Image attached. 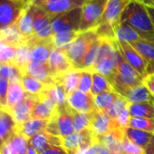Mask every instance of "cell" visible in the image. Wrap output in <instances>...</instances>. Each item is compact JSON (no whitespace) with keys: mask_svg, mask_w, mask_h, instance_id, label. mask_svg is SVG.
Wrapping results in <instances>:
<instances>
[{"mask_svg":"<svg viewBox=\"0 0 154 154\" xmlns=\"http://www.w3.org/2000/svg\"><path fill=\"white\" fill-rule=\"evenodd\" d=\"M27 44L31 47L30 52V63H45L48 62L52 51L54 46L51 40H42L35 35L28 39Z\"/></svg>","mask_w":154,"mask_h":154,"instance_id":"obj_14","label":"cell"},{"mask_svg":"<svg viewBox=\"0 0 154 154\" xmlns=\"http://www.w3.org/2000/svg\"><path fill=\"white\" fill-rule=\"evenodd\" d=\"M17 131V123L11 114L0 106V150Z\"/></svg>","mask_w":154,"mask_h":154,"instance_id":"obj_22","label":"cell"},{"mask_svg":"<svg viewBox=\"0 0 154 154\" xmlns=\"http://www.w3.org/2000/svg\"><path fill=\"white\" fill-rule=\"evenodd\" d=\"M48 122L49 120L32 118L21 125H17V131L30 140L34 135L39 133L40 131H45Z\"/></svg>","mask_w":154,"mask_h":154,"instance_id":"obj_27","label":"cell"},{"mask_svg":"<svg viewBox=\"0 0 154 154\" xmlns=\"http://www.w3.org/2000/svg\"><path fill=\"white\" fill-rule=\"evenodd\" d=\"M44 93L51 97L58 106H63L67 103V94L63 86L59 83H54V85H47Z\"/></svg>","mask_w":154,"mask_h":154,"instance_id":"obj_36","label":"cell"},{"mask_svg":"<svg viewBox=\"0 0 154 154\" xmlns=\"http://www.w3.org/2000/svg\"><path fill=\"white\" fill-rule=\"evenodd\" d=\"M47 63L54 80L58 76L74 69L64 51L59 48H54Z\"/></svg>","mask_w":154,"mask_h":154,"instance_id":"obj_16","label":"cell"},{"mask_svg":"<svg viewBox=\"0 0 154 154\" xmlns=\"http://www.w3.org/2000/svg\"><path fill=\"white\" fill-rule=\"evenodd\" d=\"M92 154H112V152L103 144L100 142H95L92 147H91Z\"/></svg>","mask_w":154,"mask_h":154,"instance_id":"obj_48","label":"cell"},{"mask_svg":"<svg viewBox=\"0 0 154 154\" xmlns=\"http://www.w3.org/2000/svg\"><path fill=\"white\" fill-rule=\"evenodd\" d=\"M140 39L141 38L137 32L124 23H120L115 29V40L132 44Z\"/></svg>","mask_w":154,"mask_h":154,"instance_id":"obj_33","label":"cell"},{"mask_svg":"<svg viewBox=\"0 0 154 154\" xmlns=\"http://www.w3.org/2000/svg\"><path fill=\"white\" fill-rule=\"evenodd\" d=\"M2 44H3V42L0 41V48H1V46H2Z\"/></svg>","mask_w":154,"mask_h":154,"instance_id":"obj_57","label":"cell"},{"mask_svg":"<svg viewBox=\"0 0 154 154\" xmlns=\"http://www.w3.org/2000/svg\"><path fill=\"white\" fill-rule=\"evenodd\" d=\"M101 45H102V39H100L98 37L94 42V44L90 46V48L88 49L86 54H85L78 70H93V68L98 59Z\"/></svg>","mask_w":154,"mask_h":154,"instance_id":"obj_29","label":"cell"},{"mask_svg":"<svg viewBox=\"0 0 154 154\" xmlns=\"http://www.w3.org/2000/svg\"><path fill=\"white\" fill-rule=\"evenodd\" d=\"M131 1V0H108L102 21L98 26H104L115 31L121 23L123 11Z\"/></svg>","mask_w":154,"mask_h":154,"instance_id":"obj_8","label":"cell"},{"mask_svg":"<svg viewBox=\"0 0 154 154\" xmlns=\"http://www.w3.org/2000/svg\"><path fill=\"white\" fill-rule=\"evenodd\" d=\"M40 154H69L63 147L60 146H54L51 148L46 149Z\"/></svg>","mask_w":154,"mask_h":154,"instance_id":"obj_49","label":"cell"},{"mask_svg":"<svg viewBox=\"0 0 154 154\" xmlns=\"http://www.w3.org/2000/svg\"><path fill=\"white\" fill-rule=\"evenodd\" d=\"M130 119H131V116H130L129 109L126 108L125 110H123V111L117 116V118H116L114 121H115V123H116L117 127L120 128L121 130H122L123 131H125L126 129L129 127Z\"/></svg>","mask_w":154,"mask_h":154,"instance_id":"obj_45","label":"cell"},{"mask_svg":"<svg viewBox=\"0 0 154 154\" xmlns=\"http://www.w3.org/2000/svg\"><path fill=\"white\" fill-rule=\"evenodd\" d=\"M108 0H85L82 6L80 32L95 30L100 25Z\"/></svg>","mask_w":154,"mask_h":154,"instance_id":"obj_4","label":"cell"},{"mask_svg":"<svg viewBox=\"0 0 154 154\" xmlns=\"http://www.w3.org/2000/svg\"><path fill=\"white\" fill-rule=\"evenodd\" d=\"M30 9L34 20L35 35L42 40H51L53 36L52 17L35 4L30 5Z\"/></svg>","mask_w":154,"mask_h":154,"instance_id":"obj_10","label":"cell"},{"mask_svg":"<svg viewBox=\"0 0 154 154\" xmlns=\"http://www.w3.org/2000/svg\"><path fill=\"white\" fill-rule=\"evenodd\" d=\"M123 154H145L144 149L131 142L126 137H124L122 141Z\"/></svg>","mask_w":154,"mask_h":154,"instance_id":"obj_44","label":"cell"},{"mask_svg":"<svg viewBox=\"0 0 154 154\" xmlns=\"http://www.w3.org/2000/svg\"><path fill=\"white\" fill-rule=\"evenodd\" d=\"M92 147V146H91ZM91 147L89 148H85V149H81L80 150H78L74 154H92V150H91Z\"/></svg>","mask_w":154,"mask_h":154,"instance_id":"obj_51","label":"cell"},{"mask_svg":"<svg viewBox=\"0 0 154 154\" xmlns=\"http://www.w3.org/2000/svg\"><path fill=\"white\" fill-rule=\"evenodd\" d=\"M28 154H39L30 144H29V149H28Z\"/></svg>","mask_w":154,"mask_h":154,"instance_id":"obj_54","label":"cell"},{"mask_svg":"<svg viewBox=\"0 0 154 154\" xmlns=\"http://www.w3.org/2000/svg\"><path fill=\"white\" fill-rule=\"evenodd\" d=\"M45 131L62 139L75 132L71 107L68 103L58 107L56 113L49 120Z\"/></svg>","mask_w":154,"mask_h":154,"instance_id":"obj_5","label":"cell"},{"mask_svg":"<svg viewBox=\"0 0 154 154\" xmlns=\"http://www.w3.org/2000/svg\"><path fill=\"white\" fill-rule=\"evenodd\" d=\"M143 85L154 96V72L148 73L143 78Z\"/></svg>","mask_w":154,"mask_h":154,"instance_id":"obj_47","label":"cell"},{"mask_svg":"<svg viewBox=\"0 0 154 154\" xmlns=\"http://www.w3.org/2000/svg\"><path fill=\"white\" fill-rule=\"evenodd\" d=\"M97 142L96 136L90 129L73 132L62 139V147L69 153L74 154L81 149L89 148Z\"/></svg>","mask_w":154,"mask_h":154,"instance_id":"obj_7","label":"cell"},{"mask_svg":"<svg viewBox=\"0 0 154 154\" xmlns=\"http://www.w3.org/2000/svg\"><path fill=\"white\" fill-rule=\"evenodd\" d=\"M22 72L20 69L16 65L14 62H8V63H0V77L8 81H10L15 77H21Z\"/></svg>","mask_w":154,"mask_h":154,"instance_id":"obj_40","label":"cell"},{"mask_svg":"<svg viewBox=\"0 0 154 154\" xmlns=\"http://www.w3.org/2000/svg\"><path fill=\"white\" fill-rule=\"evenodd\" d=\"M93 70H81L78 90L83 93H91L93 85Z\"/></svg>","mask_w":154,"mask_h":154,"instance_id":"obj_43","label":"cell"},{"mask_svg":"<svg viewBox=\"0 0 154 154\" xmlns=\"http://www.w3.org/2000/svg\"><path fill=\"white\" fill-rule=\"evenodd\" d=\"M129 127L154 133V120L147 118L131 117L129 122Z\"/></svg>","mask_w":154,"mask_h":154,"instance_id":"obj_41","label":"cell"},{"mask_svg":"<svg viewBox=\"0 0 154 154\" xmlns=\"http://www.w3.org/2000/svg\"><path fill=\"white\" fill-rule=\"evenodd\" d=\"M8 81L0 77V106L5 108L7 106L8 92Z\"/></svg>","mask_w":154,"mask_h":154,"instance_id":"obj_46","label":"cell"},{"mask_svg":"<svg viewBox=\"0 0 154 154\" xmlns=\"http://www.w3.org/2000/svg\"><path fill=\"white\" fill-rule=\"evenodd\" d=\"M26 8L17 0H0V30L14 26Z\"/></svg>","mask_w":154,"mask_h":154,"instance_id":"obj_11","label":"cell"},{"mask_svg":"<svg viewBox=\"0 0 154 154\" xmlns=\"http://www.w3.org/2000/svg\"><path fill=\"white\" fill-rule=\"evenodd\" d=\"M80 76H81V70L72 69L55 78V83H59L63 86L68 96L74 91L78 90Z\"/></svg>","mask_w":154,"mask_h":154,"instance_id":"obj_28","label":"cell"},{"mask_svg":"<svg viewBox=\"0 0 154 154\" xmlns=\"http://www.w3.org/2000/svg\"><path fill=\"white\" fill-rule=\"evenodd\" d=\"M114 91L112 85L109 83L107 78L98 72H93V85L91 94L94 96H96L102 93Z\"/></svg>","mask_w":154,"mask_h":154,"instance_id":"obj_34","label":"cell"},{"mask_svg":"<svg viewBox=\"0 0 154 154\" xmlns=\"http://www.w3.org/2000/svg\"><path fill=\"white\" fill-rule=\"evenodd\" d=\"M79 33L80 32H64L54 34L52 36V43L54 48L64 49L74 41Z\"/></svg>","mask_w":154,"mask_h":154,"instance_id":"obj_39","label":"cell"},{"mask_svg":"<svg viewBox=\"0 0 154 154\" xmlns=\"http://www.w3.org/2000/svg\"><path fill=\"white\" fill-rule=\"evenodd\" d=\"M0 31H1V34H2V41L15 47L20 46L26 44L27 41L24 36L21 35L18 30L16 28L15 25L6 29L0 30Z\"/></svg>","mask_w":154,"mask_h":154,"instance_id":"obj_35","label":"cell"},{"mask_svg":"<svg viewBox=\"0 0 154 154\" xmlns=\"http://www.w3.org/2000/svg\"><path fill=\"white\" fill-rule=\"evenodd\" d=\"M153 136L154 133L134 129L131 127H128L125 131V137L128 140H130L131 142L135 143L136 145L141 147L144 149L149 145Z\"/></svg>","mask_w":154,"mask_h":154,"instance_id":"obj_30","label":"cell"},{"mask_svg":"<svg viewBox=\"0 0 154 154\" xmlns=\"http://www.w3.org/2000/svg\"><path fill=\"white\" fill-rule=\"evenodd\" d=\"M97 38L98 35L95 30L80 32L72 44H70L64 49H62L66 54L74 69H79L82 59Z\"/></svg>","mask_w":154,"mask_h":154,"instance_id":"obj_2","label":"cell"},{"mask_svg":"<svg viewBox=\"0 0 154 154\" xmlns=\"http://www.w3.org/2000/svg\"><path fill=\"white\" fill-rule=\"evenodd\" d=\"M22 85L26 93L38 96L45 92L47 85L29 74H24L21 78Z\"/></svg>","mask_w":154,"mask_h":154,"instance_id":"obj_32","label":"cell"},{"mask_svg":"<svg viewBox=\"0 0 154 154\" xmlns=\"http://www.w3.org/2000/svg\"><path fill=\"white\" fill-rule=\"evenodd\" d=\"M8 100L7 106L4 108L9 110L20 103L26 95V91L22 85L21 77H15V78L8 81Z\"/></svg>","mask_w":154,"mask_h":154,"instance_id":"obj_24","label":"cell"},{"mask_svg":"<svg viewBox=\"0 0 154 154\" xmlns=\"http://www.w3.org/2000/svg\"><path fill=\"white\" fill-rule=\"evenodd\" d=\"M130 45L147 62V74L154 72V42L140 39Z\"/></svg>","mask_w":154,"mask_h":154,"instance_id":"obj_25","label":"cell"},{"mask_svg":"<svg viewBox=\"0 0 154 154\" xmlns=\"http://www.w3.org/2000/svg\"><path fill=\"white\" fill-rule=\"evenodd\" d=\"M146 6H147V9H148V11L149 13V16L151 17V20H152V23H153V26H154V7L149 6V5H146Z\"/></svg>","mask_w":154,"mask_h":154,"instance_id":"obj_52","label":"cell"},{"mask_svg":"<svg viewBox=\"0 0 154 154\" xmlns=\"http://www.w3.org/2000/svg\"><path fill=\"white\" fill-rule=\"evenodd\" d=\"M128 109L131 117L154 120V104L151 103H130Z\"/></svg>","mask_w":154,"mask_h":154,"instance_id":"obj_31","label":"cell"},{"mask_svg":"<svg viewBox=\"0 0 154 154\" xmlns=\"http://www.w3.org/2000/svg\"><path fill=\"white\" fill-rule=\"evenodd\" d=\"M0 41H2V34H1V31H0Z\"/></svg>","mask_w":154,"mask_h":154,"instance_id":"obj_56","label":"cell"},{"mask_svg":"<svg viewBox=\"0 0 154 154\" xmlns=\"http://www.w3.org/2000/svg\"><path fill=\"white\" fill-rule=\"evenodd\" d=\"M116 45L124 61H126L131 66H132L144 78L147 75V62L129 43L116 40Z\"/></svg>","mask_w":154,"mask_h":154,"instance_id":"obj_12","label":"cell"},{"mask_svg":"<svg viewBox=\"0 0 154 154\" xmlns=\"http://www.w3.org/2000/svg\"><path fill=\"white\" fill-rule=\"evenodd\" d=\"M112 88L120 95L130 88L143 84V77L126 61H122L110 81Z\"/></svg>","mask_w":154,"mask_h":154,"instance_id":"obj_3","label":"cell"},{"mask_svg":"<svg viewBox=\"0 0 154 154\" xmlns=\"http://www.w3.org/2000/svg\"><path fill=\"white\" fill-rule=\"evenodd\" d=\"M68 105L78 112L91 113L96 111L94 96L91 93H83L76 90L67 96Z\"/></svg>","mask_w":154,"mask_h":154,"instance_id":"obj_15","label":"cell"},{"mask_svg":"<svg viewBox=\"0 0 154 154\" xmlns=\"http://www.w3.org/2000/svg\"><path fill=\"white\" fill-rule=\"evenodd\" d=\"M130 103L122 95H120L116 101L112 104V106L107 109L105 111V112L112 119V120H115L117 118V116L123 111L125 110L126 108H128Z\"/></svg>","mask_w":154,"mask_h":154,"instance_id":"obj_42","label":"cell"},{"mask_svg":"<svg viewBox=\"0 0 154 154\" xmlns=\"http://www.w3.org/2000/svg\"><path fill=\"white\" fill-rule=\"evenodd\" d=\"M125 137V131L116 128L110 132L96 137L97 141L104 145L112 154H123L122 141Z\"/></svg>","mask_w":154,"mask_h":154,"instance_id":"obj_19","label":"cell"},{"mask_svg":"<svg viewBox=\"0 0 154 154\" xmlns=\"http://www.w3.org/2000/svg\"><path fill=\"white\" fill-rule=\"evenodd\" d=\"M121 23L131 26L141 39L154 42V26L147 6L141 0H131L122 13Z\"/></svg>","mask_w":154,"mask_h":154,"instance_id":"obj_1","label":"cell"},{"mask_svg":"<svg viewBox=\"0 0 154 154\" xmlns=\"http://www.w3.org/2000/svg\"><path fill=\"white\" fill-rule=\"evenodd\" d=\"M26 74H29L35 77L46 85H51L55 83V80L50 71L48 63H30L26 69Z\"/></svg>","mask_w":154,"mask_h":154,"instance_id":"obj_23","label":"cell"},{"mask_svg":"<svg viewBox=\"0 0 154 154\" xmlns=\"http://www.w3.org/2000/svg\"><path fill=\"white\" fill-rule=\"evenodd\" d=\"M16 28L24 36L26 40L35 36V29H34V20L33 16L30 9V5L27 6L20 15L19 18L15 24Z\"/></svg>","mask_w":154,"mask_h":154,"instance_id":"obj_26","label":"cell"},{"mask_svg":"<svg viewBox=\"0 0 154 154\" xmlns=\"http://www.w3.org/2000/svg\"><path fill=\"white\" fill-rule=\"evenodd\" d=\"M17 1H18V2H20L21 4H23L24 6L27 7V6L31 5V4H33V3L35 1V0H17Z\"/></svg>","mask_w":154,"mask_h":154,"instance_id":"obj_53","label":"cell"},{"mask_svg":"<svg viewBox=\"0 0 154 154\" xmlns=\"http://www.w3.org/2000/svg\"><path fill=\"white\" fill-rule=\"evenodd\" d=\"M144 151L145 154H154V136L150 140V142L149 143V145L145 148Z\"/></svg>","mask_w":154,"mask_h":154,"instance_id":"obj_50","label":"cell"},{"mask_svg":"<svg viewBox=\"0 0 154 154\" xmlns=\"http://www.w3.org/2000/svg\"><path fill=\"white\" fill-rule=\"evenodd\" d=\"M29 144L40 154L48 148L54 146L62 147V138L54 136L46 131H40L29 140Z\"/></svg>","mask_w":154,"mask_h":154,"instance_id":"obj_20","label":"cell"},{"mask_svg":"<svg viewBox=\"0 0 154 154\" xmlns=\"http://www.w3.org/2000/svg\"><path fill=\"white\" fill-rule=\"evenodd\" d=\"M29 139L16 132L0 150V154H28Z\"/></svg>","mask_w":154,"mask_h":154,"instance_id":"obj_21","label":"cell"},{"mask_svg":"<svg viewBox=\"0 0 154 154\" xmlns=\"http://www.w3.org/2000/svg\"><path fill=\"white\" fill-rule=\"evenodd\" d=\"M81 8L61 14L52 18L53 35L64 32H80Z\"/></svg>","mask_w":154,"mask_h":154,"instance_id":"obj_6","label":"cell"},{"mask_svg":"<svg viewBox=\"0 0 154 154\" xmlns=\"http://www.w3.org/2000/svg\"><path fill=\"white\" fill-rule=\"evenodd\" d=\"M85 0H35L33 3L41 8L52 18L71 10L82 8Z\"/></svg>","mask_w":154,"mask_h":154,"instance_id":"obj_9","label":"cell"},{"mask_svg":"<svg viewBox=\"0 0 154 154\" xmlns=\"http://www.w3.org/2000/svg\"><path fill=\"white\" fill-rule=\"evenodd\" d=\"M58 107L59 106L51 97L43 93L38 95V101L34 107L32 118L50 120L56 113Z\"/></svg>","mask_w":154,"mask_h":154,"instance_id":"obj_18","label":"cell"},{"mask_svg":"<svg viewBox=\"0 0 154 154\" xmlns=\"http://www.w3.org/2000/svg\"><path fill=\"white\" fill-rule=\"evenodd\" d=\"M119 96L120 94L115 91L104 92L94 96V103H95L96 109L98 111L105 112L107 109H109L112 106V104L116 101V99Z\"/></svg>","mask_w":154,"mask_h":154,"instance_id":"obj_37","label":"cell"},{"mask_svg":"<svg viewBox=\"0 0 154 154\" xmlns=\"http://www.w3.org/2000/svg\"><path fill=\"white\" fill-rule=\"evenodd\" d=\"M37 101L38 96L32 95L26 93V97L20 103L7 111L11 114L17 125H21L32 119V112Z\"/></svg>","mask_w":154,"mask_h":154,"instance_id":"obj_13","label":"cell"},{"mask_svg":"<svg viewBox=\"0 0 154 154\" xmlns=\"http://www.w3.org/2000/svg\"><path fill=\"white\" fill-rule=\"evenodd\" d=\"M71 112L72 116V122H73V127L75 132H79L90 128L94 112L91 113H82L76 112L75 110L71 108Z\"/></svg>","mask_w":154,"mask_h":154,"instance_id":"obj_38","label":"cell"},{"mask_svg":"<svg viewBox=\"0 0 154 154\" xmlns=\"http://www.w3.org/2000/svg\"><path fill=\"white\" fill-rule=\"evenodd\" d=\"M141 1H142L144 4H146V5L154 7V0H141Z\"/></svg>","mask_w":154,"mask_h":154,"instance_id":"obj_55","label":"cell"},{"mask_svg":"<svg viewBox=\"0 0 154 154\" xmlns=\"http://www.w3.org/2000/svg\"><path fill=\"white\" fill-rule=\"evenodd\" d=\"M116 128L118 127L115 123V121L112 120L105 112L96 110L93 112L89 129L96 137L104 135Z\"/></svg>","mask_w":154,"mask_h":154,"instance_id":"obj_17","label":"cell"}]
</instances>
